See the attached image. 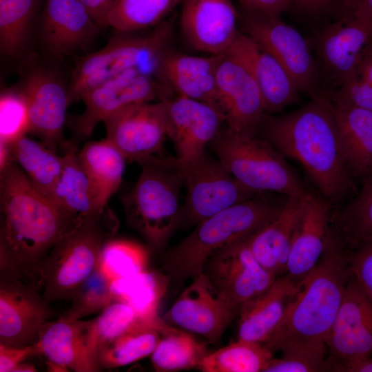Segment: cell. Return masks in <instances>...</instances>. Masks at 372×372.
I'll use <instances>...</instances> for the list:
<instances>
[{
  "label": "cell",
  "instance_id": "d6a6232c",
  "mask_svg": "<svg viewBox=\"0 0 372 372\" xmlns=\"http://www.w3.org/2000/svg\"><path fill=\"white\" fill-rule=\"evenodd\" d=\"M10 149L12 161L37 189L50 197L63 171V155L26 134L10 145Z\"/></svg>",
  "mask_w": 372,
  "mask_h": 372
},
{
  "label": "cell",
  "instance_id": "f1b7e54d",
  "mask_svg": "<svg viewBox=\"0 0 372 372\" xmlns=\"http://www.w3.org/2000/svg\"><path fill=\"white\" fill-rule=\"evenodd\" d=\"M332 104L347 167L361 184L372 174V112Z\"/></svg>",
  "mask_w": 372,
  "mask_h": 372
},
{
  "label": "cell",
  "instance_id": "ee69618b",
  "mask_svg": "<svg viewBox=\"0 0 372 372\" xmlns=\"http://www.w3.org/2000/svg\"><path fill=\"white\" fill-rule=\"evenodd\" d=\"M280 358H273L264 372H320L329 371L327 355L302 349L281 352Z\"/></svg>",
  "mask_w": 372,
  "mask_h": 372
},
{
  "label": "cell",
  "instance_id": "52a82bcc",
  "mask_svg": "<svg viewBox=\"0 0 372 372\" xmlns=\"http://www.w3.org/2000/svg\"><path fill=\"white\" fill-rule=\"evenodd\" d=\"M209 148L223 167L243 186L256 193L287 197L309 192L285 157L266 140L223 127Z\"/></svg>",
  "mask_w": 372,
  "mask_h": 372
},
{
  "label": "cell",
  "instance_id": "ffe728a7",
  "mask_svg": "<svg viewBox=\"0 0 372 372\" xmlns=\"http://www.w3.org/2000/svg\"><path fill=\"white\" fill-rule=\"evenodd\" d=\"M180 26L187 43L209 55H220L233 45L239 14L232 0H181Z\"/></svg>",
  "mask_w": 372,
  "mask_h": 372
},
{
  "label": "cell",
  "instance_id": "816d5d0a",
  "mask_svg": "<svg viewBox=\"0 0 372 372\" xmlns=\"http://www.w3.org/2000/svg\"><path fill=\"white\" fill-rule=\"evenodd\" d=\"M336 0H291V6L307 14L324 12L335 5Z\"/></svg>",
  "mask_w": 372,
  "mask_h": 372
},
{
  "label": "cell",
  "instance_id": "277c9868",
  "mask_svg": "<svg viewBox=\"0 0 372 372\" xmlns=\"http://www.w3.org/2000/svg\"><path fill=\"white\" fill-rule=\"evenodd\" d=\"M262 193L199 223L187 236L164 256L163 269L169 282L180 284L203 272L214 254L248 239L279 212L287 196Z\"/></svg>",
  "mask_w": 372,
  "mask_h": 372
},
{
  "label": "cell",
  "instance_id": "7c38bea8",
  "mask_svg": "<svg viewBox=\"0 0 372 372\" xmlns=\"http://www.w3.org/2000/svg\"><path fill=\"white\" fill-rule=\"evenodd\" d=\"M242 32L271 54L291 76L299 91L311 92L316 69L308 41L280 17H272L244 10Z\"/></svg>",
  "mask_w": 372,
  "mask_h": 372
},
{
  "label": "cell",
  "instance_id": "1f68e13d",
  "mask_svg": "<svg viewBox=\"0 0 372 372\" xmlns=\"http://www.w3.org/2000/svg\"><path fill=\"white\" fill-rule=\"evenodd\" d=\"M166 325L161 317L154 320L140 318L99 350L96 359L99 370L125 366L151 355Z\"/></svg>",
  "mask_w": 372,
  "mask_h": 372
},
{
  "label": "cell",
  "instance_id": "c3c4849f",
  "mask_svg": "<svg viewBox=\"0 0 372 372\" xmlns=\"http://www.w3.org/2000/svg\"><path fill=\"white\" fill-rule=\"evenodd\" d=\"M244 10L272 17L291 6V0H240Z\"/></svg>",
  "mask_w": 372,
  "mask_h": 372
},
{
  "label": "cell",
  "instance_id": "2e32d148",
  "mask_svg": "<svg viewBox=\"0 0 372 372\" xmlns=\"http://www.w3.org/2000/svg\"><path fill=\"white\" fill-rule=\"evenodd\" d=\"M19 88L28 105V133L57 152L64 154L70 150L63 133L70 105L68 87L52 71L36 68L27 75Z\"/></svg>",
  "mask_w": 372,
  "mask_h": 372
},
{
  "label": "cell",
  "instance_id": "4fadbf2b",
  "mask_svg": "<svg viewBox=\"0 0 372 372\" xmlns=\"http://www.w3.org/2000/svg\"><path fill=\"white\" fill-rule=\"evenodd\" d=\"M216 86L226 125L238 133L258 136L265 114L262 95L249 68L230 49L220 55Z\"/></svg>",
  "mask_w": 372,
  "mask_h": 372
},
{
  "label": "cell",
  "instance_id": "f546056e",
  "mask_svg": "<svg viewBox=\"0 0 372 372\" xmlns=\"http://www.w3.org/2000/svg\"><path fill=\"white\" fill-rule=\"evenodd\" d=\"M77 155L90 181L96 205L104 211L122 183L127 161L106 138L88 141Z\"/></svg>",
  "mask_w": 372,
  "mask_h": 372
},
{
  "label": "cell",
  "instance_id": "5bb4252c",
  "mask_svg": "<svg viewBox=\"0 0 372 372\" xmlns=\"http://www.w3.org/2000/svg\"><path fill=\"white\" fill-rule=\"evenodd\" d=\"M106 138L127 161L158 156L167 137L165 101L134 104L106 118Z\"/></svg>",
  "mask_w": 372,
  "mask_h": 372
},
{
  "label": "cell",
  "instance_id": "6da1fadb",
  "mask_svg": "<svg viewBox=\"0 0 372 372\" xmlns=\"http://www.w3.org/2000/svg\"><path fill=\"white\" fill-rule=\"evenodd\" d=\"M0 171V273L40 290L43 262L75 219L37 189L14 162Z\"/></svg>",
  "mask_w": 372,
  "mask_h": 372
},
{
  "label": "cell",
  "instance_id": "83f0119b",
  "mask_svg": "<svg viewBox=\"0 0 372 372\" xmlns=\"http://www.w3.org/2000/svg\"><path fill=\"white\" fill-rule=\"evenodd\" d=\"M306 196L288 197L278 214L247 239L257 260L278 277L285 273L292 240Z\"/></svg>",
  "mask_w": 372,
  "mask_h": 372
},
{
  "label": "cell",
  "instance_id": "836d02e7",
  "mask_svg": "<svg viewBox=\"0 0 372 372\" xmlns=\"http://www.w3.org/2000/svg\"><path fill=\"white\" fill-rule=\"evenodd\" d=\"M77 152L63 154L61 174L50 198L65 213L76 219L103 212L96 205L90 181L81 165Z\"/></svg>",
  "mask_w": 372,
  "mask_h": 372
},
{
  "label": "cell",
  "instance_id": "cb8c5ba5",
  "mask_svg": "<svg viewBox=\"0 0 372 372\" xmlns=\"http://www.w3.org/2000/svg\"><path fill=\"white\" fill-rule=\"evenodd\" d=\"M229 49L254 77L266 114L280 112L298 100L299 90L287 70L249 36L240 32Z\"/></svg>",
  "mask_w": 372,
  "mask_h": 372
},
{
  "label": "cell",
  "instance_id": "db71d44e",
  "mask_svg": "<svg viewBox=\"0 0 372 372\" xmlns=\"http://www.w3.org/2000/svg\"><path fill=\"white\" fill-rule=\"evenodd\" d=\"M344 372H372L371 357H366L349 364Z\"/></svg>",
  "mask_w": 372,
  "mask_h": 372
},
{
  "label": "cell",
  "instance_id": "484cf974",
  "mask_svg": "<svg viewBox=\"0 0 372 372\" xmlns=\"http://www.w3.org/2000/svg\"><path fill=\"white\" fill-rule=\"evenodd\" d=\"M91 320H68L59 318L42 327L35 344L39 355L47 360L50 371L94 372L88 354Z\"/></svg>",
  "mask_w": 372,
  "mask_h": 372
},
{
  "label": "cell",
  "instance_id": "7a4b0ae2",
  "mask_svg": "<svg viewBox=\"0 0 372 372\" xmlns=\"http://www.w3.org/2000/svg\"><path fill=\"white\" fill-rule=\"evenodd\" d=\"M258 134L285 158L299 162L320 195L338 207L358 192L342 154L332 102L329 96H314L291 112L266 114Z\"/></svg>",
  "mask_w": 372,
  "mask_h": 372
},
{
  "label": "cell",
  "instance_id": "9c48e42d",
  "mask_svg": "<svg viewBox=\"0 0 372 372\" xmlns=\"http://www.w3.org/2000/svg\"><path fill=\"white\" fill-rule=\"evenodd\" d=\"M170 98L168 90L155 78L136 70H127L102 82L81 98L85 105L83 112L67 117L66 125L71 132L70 149L79 152V144L92 135L99 123L123 109Z\"/></svg>",
  "mask_w": 372,
  "mask_h": 372
},
{
  "label": "cell",
  "instance_id": "f907efd6",
  "mask_svg": "<svg viewBox=\"0 0 372 372\" xmlns=\"http://www.w3.org/2000/svg\"><path fill=\"white\" fill-rule=\"evenodd\" d=\"M336 5L342 10L341 16L372 20V0H339Z\"/></svg>",
  "mask_w": 372,
  "mask_h": 372
},
{
  "label": "cell",
  "instance_id": "ac0fdd59",
  "mask_svg": "<svg viewBox=\"0 0 372 372\" xmlns=\"http://www.w3.org/2000/svg\"><path fill=\"white\" fill-rule=\"evenodd\" d=\"M39 291L0 273V344L23 347L38 342L42 327L54 315Z\"/></svg>",
  "mask_w": 372,
  "mask_h": 372
},
{
  "label": "cell",
  "instance_id": "f6af8a7d",
  "mask_svg": "<svg viewBox=\"0 0 372 372\" xmlns=\"http://www.w3.org/2000/svg\"><path fill=\"white\" fill-rule=\"evenodd\" d=\"M330 99L334 103L372 112V84L358 74L341 83Z\"/></svg>",
  "mask_w": 372,
  "mask_h": 372
},
{
  "label": "cell",
  "instance_id": "e575fe53",
  "mask_svg": "<svg viewBox=\"0 0 372 372\" xmlns=\"http://www.w3.org/2000/svg\"><path fill=\"white\" fill-rule=\"evenodd\" d=\"M169 284L168 276L148 269L111 282L114 300L130 304L143 319L158 318V307Z\"/></svg>",
  "mask_w": 372,
  "mask_h": 372
},
{
  "label": "cell",
  "instance_id": "7dc6e473",
  "mask_svg": "<svg viewBox=\"0 0 372 372\" xmlns=\"http://www.w3.org/2000/svg\"><path fill=\"white\" fill-rule=\"evenodd\" d=\"M36 355L39 353L35 344L23 347L0 344V372H12L27 358Z\"/></svg>",
  "mask_w": 372,
  "mask_h": 372
},
{
  "label": "cell",
  "instance_id": "30bf717a",
  "mask_svg": "<svg viewBox=\"0 0 372 372\" xmlns=\"http://www.w3.org/2000/svg\"><path fill=\"white\" fill-rule=\"evenodd\" d=\"M180 167L187 195L181 205L178 228L196 226L221 211L262 194L243 186L216 156L206 151L195 161Z\"/></svg>",
  "mask_w": 372,
  "mask_h": 372
},
{
  "label": "cell",
  "instance_id": "4dcf8cb0",
  "mask_svg": "<svg viewBox=\"0 0 372 372\" xmlns=\"http://www.w3.org/2000/svg\"><path fill=\"white\" fill-rule=\"evenodd\" d=\"M360 185L353 197L331 210V234L347 254L372 240V174Z\"/></svg>",
  "mask_w": 372,
  "mask_h": 372
},
{
  "label": "cell",
  "instance_id": "bcb514c9",
  "mask_svg": "<svg viewBox=\"0 0 372 372\" xmlns=\"http://www.w3.org/2000/svg\"><path fill=\"white\" fill-rule=\"evenodd\" d=\"M351 277L372 304V240L347 254Z\"/></svg>",
  "mask_w": 372,
  "mask_h": 372
},
{
  "label": "cell",
  "instance_id": "8992f818",
  "mask_svg": "<svg viewBox=\"0 0 372 372\" xmlns=\"http://www.w3.org/2000/svg\"><path fill=\"white\" fill-rule=\"evenodd\" d=\"M138 163L140 176L121 201L129 225L159 249L178 228L183 172L176 158L158 155Z\"/></svg>",
  "mask_w": 372,
  "mask_h": 372
},
{
  "label": "cell",
  "instance_id": "f35d334b",
  "mask_svg": "<svg viewBox=\"0 0 372 372\" xmlns=\"http://www.w3.org/2000/svg\"><path fill=\"white\" fill-rule=\"evenodd\" d=\"M181 0H115L107 18L108 27L121 33L156 26Z\"/></svg>",
  "mask_w": 372,
  "mask_h": 372
},
{
  "label": "cell",
  "instance_id": "60d3db41",
  "mask_svg": "<svg viewBox=\"0 0 372 372\" xmlns=\"http://www.w3.org/2000/svg\"><path fill=\"white\" fill-rule=\"evenodd\" d=\"M140 318L134 309L121 300H113L96 318L91 320L88 336V354L96 371L99 350L133 326Z\"/></svg>",
  "mask_w": 372,
  "mask_h": 372
},
{
  "label": "cell",
  "instance_id": "7402d4cb",
  "mask_svg": "<svg viewBox=\"0 0 372 372\" xmlns=\"http://www.w3.org/2000/svg\"><path fill=\"white\" fill-rule=\"evenodd\" d=\"M372 39V20L340 16L320 34L318 49L327 70L341 84L358 74L362 53Z\"/></svg>",
  "mask_w": 372,
  "mask_h": 372
},
{
  "label": "cell",
  "instance_id": "11a10c76",
  "mask_svg": "<svg viewBox=\"0 0 372 372\" xmlns=\"http://www.w3.org/2000/svg\"><path fill=\"white\" fill-rule=\"evenodd\" d=\"M37 371L34 364L23 362L18 364L12 372H35Z\"/></svg>",
  "mask_w": 372,
  "mask_h": 372
},
{
  "label": "cell",
  "instance_id": "3957f363",
  "mask_svg": "<svg viewBox=\"0 0 372 372\" xmlns=\"http://www.w3.org/2000/svg\"><path fill=\"white\" fill-rule=\"evenodd\" d=\"M351 276L347 254L331 234L320 260L302 281L278 329L264 345L273 353L302 349L327 356V340Z\"/></svg>",
  "mask_w": 372,
  "mask_h": 372
},
{
  "label": "cell",
  "instance_id": "603a6c76",
  "mask_svg": "<svg viewBox=\"0 0 372 372\" xmlns=\"http://www.w3.org/2000/svg\"><path fill=\"white\" fill-rule=\"evenodd\" d=\"M39 19L42 42L57 57L83 48L100 30L80 0H44Z\"/></svg>",
  "mask_w": 372,
  "mask_h": 372
},
{
  "label": "cell",
  "instance_id": "44dd1931",
  "mask_svg": "<svg viewBox=\"0 0 372 372\" xmlns=\"http://www.w3.org/2000/svg\"><path fill=\"white\" fill-rule=\"evenodd\" d=\"M332 207L321 195L309 192L293 235L285 275L300 285L318 264L331 235Z\"/></svg>",
  "mask_w": 372,
  "mask_h": 372
},
{
  "label": "cell",
  "instance_id": "ba28073f",
  "mask_svg": "<svg viewBox=\"0 0 372 372\" xmlns=\"http://www.w3.org/2000/svg\"><path fill=\"white\" fill-rule=\"evenodd\" d=\"M172 29V23L164 20L145 36L121 33L102 49L81 58L68 85L70 104L81 100L96 85L127 70H136L156 79Z\"/></svg>",
  "mask_w": 372,
  "mask_h": 372
},
{
  "label": "cell",
  "instance_id": "d4e9b609",
  "mask_svg": "<svg viewBox=\"0 0 372 372\" xmlns=\"http://www.w3.org/2000/svg\"><path fill=\"white\" fill-rule=\"evenodd\" d=\"M220 55L194 56L167 52L162 57L156 80L178 96L211 104L219 110L216 71Z\"/></svg>",
  "mask_w": 372,
  "mask_h": 372
},
{
  "label": "cell",
  "instance_id": "f5cc1de1",
  "mask_svg": "<svg viewBox=\"0 0 372 372\" xmlns=\"http://www.w3.org/2000/svg\"><path fill=\"white\" fill-rule=\"evenodd\" d=\"M358 74L372 84V39L362 53Z\"/></svg>",
  "mask_w": 372,
  "mask_h": 372
},
{
  "label": "cell",
  "instance_id": "e0dca14e",
  "mask_svg": "<svg viewBox=\"0 0 372 372\" xmlns=\"http://www.w3.org/2000/svg\"><path fill=\"white\" fill-rule=\"evenodd\" d=\"M203 273L239 309L245 302L267 290L278 278L257 260L247 239L214 254L205 264Z\"/></svg>",
  "mask_w": 372,
  "mask_h": 372
},
{
  "label": "cell",
  "instance_id": "74e56055",
  "mask_svg": "<svg viewBox=\"0 0 372 372\" xmlns=\"http://www.w3.org/2000/svg\"><path fill=\"white\" fill-rule=\"evenodd\" d=\"M273 353L262 344L237 339L209 352L198 369L203 372H264Z\"/></svg>",
  "mask_w": 372,
  "mask_h": 372
},
{
  "label": "cell",
  "instance_id": "ab89813d",
  "mask_svg": "<svg viewBox=\"0 0 372 372\" xmlns=\"http://www.w3.org/2000/svg\"><path fill=\"white\" fill-rule=\"evenodd\" d=\"M148 262L149 253L143 245L127 240H107L98 268L112 282L147 270Z\"/></svg>",
  "mask_w": 372,
  "mask_h": 372
},
{
  "label": "cell",
  "instance_id": "4316f807",
  "mask_svg": "<svg viewBox=\"0 0 372 372\" xmlns=\"http://www.w3.org/2000/svg\"><path fill=\"white\" fill-rule=\"evenodd\" d=\"M300 285L287 276H278L265 291L240 309L237 339L265 344L274 335Z\"/></svg>",
  "mask_w": 372,
  "mask_h": 372
},
{
  "label": "cell",
  "instance_id": "8fae6325",
  "mask_svg": "<svg viewBox=\"0 0 372 372\" xmlns=\"http://www.w3.org/2000/svg\"><path fill=\"white\" fill-rule=\"evenodd\" d=\"M239 312L202 273L192 280L161 318L170 326L217 344Z\"/></svg>",
  "mask_w": 372,
  "mask_h": 372
},
{
  "label": "cell",
  "instance_id": "9a60e30c",
  "mask_svg": "<svg viewBox=\"0 0 372 372\" xmlns=\"http://www.w3.org/2000/svg\"><path fill=\"white\" fill-rule=\"evenodd\" d=\"M326 344L329 371L372 355V304L351 276Z\"/></svg>",
  "mask_w": 372,
  "mask_h": 372
},
{
  "label": "cell",
  "instance_id": "d6986e66",
  "mask_svg": "<svg viewBox=\"0 0 372 372\" xmlns=\"http://www.w3.org/2000/svg\"><path fill=\"white\" fill-rule=\"evenodd\" d=\"M167 137L174 143L178 163L189 164L206 151L225 123L218 107L205 102L176 96L165 101Z\"/></svg>",
  "mask_w": 372,
  "mask_h": 372
},
{
  "label": "cell",
  "instance_id": "5b68a950",
  "mask_svg": "<svg viewBox=\"0 0 372 372\" xmlns=\"http://www.w3.org/2000/svg\"><path fill=\"white\" fill-rule=\"evenodd\" d=\"M118 228L108 207L75 219L54 243L42 265L40 290L49 302L72 299L96 269L103 245Z\"/></svg>",
  "mask_w": 372,
  "mask_h": 372
},
{
  "label": "cell",
  "instance_id": "b9f144b4",
  "mask_svg": "<svg viewBox=\"0 0 372 372\" xmlns=\"http://www.w3.org/2000/svg\"><path fill=\"white\" fill-rule=\"evenodd\" d=\"M110 285L111 282L97 267L71 299L69 309L60 317L68 320H76L102 311L114 300Z\"/></svg>",
  "mask_w": 372,
  "mask_h": 372
},
{
  "label": "cell",
  "instance_id": "d590c367",
  "mask_svg": "<svg viewBox=\"0 0 372 372\" xmlns=\"http://www.w3.org/2000/svg\"><path fill=\"white\" fill-rule=\"evenodd\" d=\"M206 345L198 341L188 331L167 324L151 361L158 372H170L198 369L209 353Z\"/></svg>",
  "mask_w": 372,
  "mask_h": 372
},
{
  "label": "cell",
  "instance_id": "7bdbcfd3",
  "mask_svg": "<svg viewBox=\"0 0 372 372\" xmlns=\"http://www.w3.org/2000/svg\"><path fill=\"white\" fill-rule=\"evenodd\" d=\"M27 99L20 88L1 91L0 96V143L10 145L28 134Z\"/></svg>",
  "mask_w": 372,
  "mask_h": 372
},
{
  "label": "cell",
  "instance_id": "681fc988",
  "mask_svg": "<svg viewBox=\"0 0 372 372\" xmlns=\"http://www.w3.org/2000/svg\"><path fill=\"white\" fill-rule=\"evenodd\" d=\"M92 19L100 28L108 27L107 18L115 0H80Z\"/></svg>",
  "mask_w": 372,
  "mask_h": 372
},
{
  "label": "cell",
  "instance_id": "8d00e7d4",
  "mask_svg": "<svg viewBox=\"0 0 372 372\" xmlns=\"http://www.w3.org/2000/svg\"><path fill=\"white\" fill-rule=\"evenodd\" d=\"M44 0H0V49L6 56L19 55L30 30L40 18Z\"/></svg>",
  "mask_w": 372,
  "mask_h": 372
}]
</instances>
